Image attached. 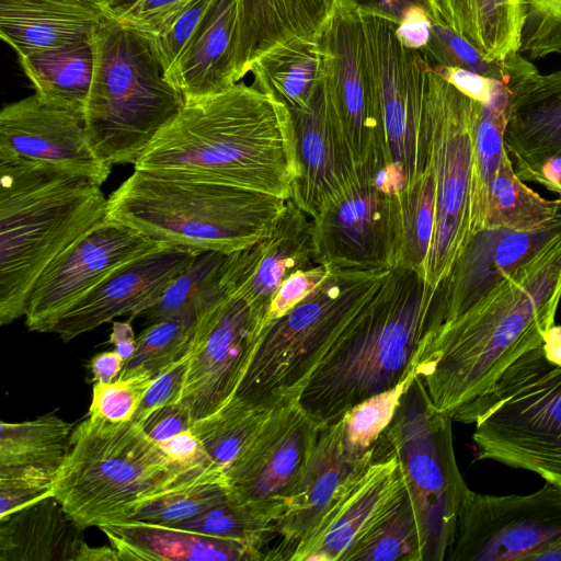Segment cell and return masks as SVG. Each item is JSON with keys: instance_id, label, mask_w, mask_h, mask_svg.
Segmentation results:
<instances>
[{"instance_id": "cell-1", "label": "cell", "mask_w": 561, "mask_h": 561, "mask_svg": "<svg viewBox=\"0 0 561 561\" xmlns=\"http://www.w3.org/2000/svg\"><path fill=\"white\" fill-rule=\"evenodd\" d=\"M561 232L480 301L427 336L414 364L433 403L450 414L489 389L554 325Z\"/></svg>"}, {"instance_id": "cell-2", "label": "cell", "mask_w": 561, "mask_h": 561, "mask_svg": "<svg viewBox=\"0 0 561 561\" xmlns=\"http://www.w3.org/2000/svg\"><path fill=\"white\" fill-rule=\"evenodd\" d=\"M134 168L288 198L296 176L290 112L274 94L239 81L185 101Z\"/></svg>"}, {"instance_id": "cell-3", "label": "cell", "mask_w": 561, "mask_h": 561, "mask_svg": "<svg viewBox=\"0 0 561 561\" xmlns=\"http://www.w3.org/2000/svg\"><path fill=\"white\" fill-rule=\"evenodd\" d=\"M434 297L423 276L392 268L311 376L300 405L330 425L367 398L409 379L431 329Z\"/></svg>"}, {"instance_id": "cell-4", "label": "cell", "mask_w": 561, "mask_h": 561, "mask_svg": "<svg viewBox=\"0 0 561 561\" xmlns=\"http://www.w3.org/2000/svg\"><path fill=\"white\" fill-rule=\"evenodd\" d=\"M92 179L53 164L0 159V323L24 317L37 278L106 217Z\"/></svg>"}, {"instance_id": "cell-5", "label": "cell", "mask_w": 561, "mask_h": 561, "mask_svg": "<svg viewBox=\"0 0 561 561\" xmlns=\"http://www.w3.org/2000/svg\"><path fill=\"white\" fill-rule=\"evenodd\" d=\"M221 471L173 460L133 420L111 423L88 415L72 432L53 496L78 526L100 528L128 520L150 500Z\"/></svg>"}, {"instance_id": "cell-6", "label": "cell", "mask_w": 561, "mask_h": 561, "mask_svg": "<svg viewBox=\"0 0 561 561\" xmlns=\"http://www.w3.org/2000/svg\"><path fill=\"white\" fill-rule=\"evenodd\" d=\"M286 199L135 170L107 197L106 217L171 247L233 253L271 233Z\"/></svg>"}, {"instance_id": "cell-7", "label": "cell", "mask_w": 561, "mask_h": 561, "mask_svg": "<svg viewBox=\"0 0 561 561\" xmlns=\"http://www.w3.org/2000/svg\"><path fill=\"white\" fill-rule=\"evenodd\" d=\"M454 421L474 425L477 460L530 471L561 486V325L510 365Z\"/></svg>"}, {"instance_id": "cell-8", "label": "cell", "mask_w": 561, "mask_h": 561, "mask_svg": "<svg viewBox=\"0 0 561 561\" xmlns=\"http://www.w3.org/2000/svg\"><path fill=\"white\" fill-rule=\"evenodd\" d=\"M391 270H333L300 304L263 330L233 393L262 410L298 401L311 376Z\"/></svg>"}, {"instance_id": "cell-9", "label": "cell", "mask_w": 561, "mask_h": 561, "mask_svg": "<svg viewBox=\"0 0 561 561\" xmlns=\"http://www.w3.org/2000/svg\"><path fill=\"white\" fill-rule=\"evenodd\" d=\"M94 70L84 108L95 152L108 164H135L182 111L185 99L144 37L105 16L93 36Z\"/></svg>"}, {"instance_id": "cell-10", "label": "cell", "mask_w": 561, "mask_h": 561, "mask_svg": "<svg viewBox=\"0 0 561 561\" xmlns=\"http://www.w3.org/2000/svg\"><path fill=\"white\" fill-rule=\"evenodd\" d=\"M453 421L414 375L373 450L371 460L398 462L419 522L422 561H445L469 489L456 460Z\"/></svg>"}, {"instance_id": "cell-11", "label": "cell", "mask_w": 561, "mask_h": 561, "mask_svg": "<svg viewBox=\"0 0 561 561\" xmlns=\"http://www.w3.org/2000/svg\"><path fill=\"white\" fill-rule=\"evenodd\" d=\"M359 12L386 146V169L377 185L397 194L428 164L425 104L431 65L420 49L399 41L400 21L363 5Z\"/></svg>"}, {"instance_id": "cell-12", "label": "cell", "mask_w": 561, "mask_h": 561, "mask_svg": "<svg viewBox=\"0 0 561 561\" xmlns=\"http://www.w3.org/2000/svg\"><path fill=\"white\" fill-rule=\"evenodd\" d=\"M425 107L428 162L436 183V210L424 278L426 285L435 291L471 237L476 100L431 67Z\"/></svg>"}, {"instance_id": "cell-13", "label": "cell", "mask_w": 561, "mask_h": 561, "mask_svg": "<svg viewBox=\"0 0 561 561\" xmlns=\"http://www.w3.org/2000/svg\"><path fill=\"white\" fill-rule=\"evenodd\" d=\"M323 53L322 93L356 173L378 184L386 146L375 80L355 0H333L317 32Z\"/></svg>"}, {"instance_id": "cell-14", "label": "cell", "mask_w": 561, "mask_h": 561, "mask_svg": "<svg viewBox=\"0 0 561 561\" xmlns=\"http://www.w3.org/2000/svg\"><path fill=\"white\" fill-rule=\"evenodd\" d=\"M445 561H561V486L495 495L468 489Z\"/></svg>"}, {"instance_id": "cell-15", "label": "cell", "mask_w": 561, "mask_h": 561, "mask_svg": "<svg viewBox=\"0 0 561 561\" xmlns=\"http://www.w3.org/2000/svg\"><path fill=\"white\" fill-rule=\"evenodd\" d=\"M323 426L298 401L272 409L253 439L225 470L229 502L276 523Z\"/></svg>"}, {"instance_id": "cell-16", "label": "cell", "mask_w": 561, "mask_h": 561, "mask_svg": "<svg viewBox=\"0 0 561 561\" xmlns=\"http://www.w3.org/2000/svg\"><path fill=\"white\" fill-rule=\"evenodd\" d=\"M164 247L168 244L105 217L37 278L26 301V327L50 332L73 305L115 271Z\"/></svg>"}, {"instance_id": "cell-17", "label": "cell", "mask_w": 561, "mask_h": 561, "mask_svg": "<svg viewBox=\"0 0 561 561\" xmlns=\"http://www.w3.org/2000/svg\"><path fill=\"white\" fill-rule=\"evenodd\" d=\"M264 328L250 306L232 294L199 316L180 400L193 422L214 413L233 396Z\"/></svg>"}, {"instance_id": "cell-18", "label": "cell", "mask_w": 561, "mask_h": 561, "mask_svg": "<svg viewBox=\"0 0 561 561\" xmlns=\"http://www.w3.org/2000/svg\"><path fill=\"white\" fill-rule=\"evenodd\" d=\"M394 194L356 178L313 220L314 264L333 270L393 268Z\"/></svg>"}, {"instance_id": "cell-19", "label": "cell", "mask_w": 561, "mask_h": 561, "mask_svg": "<svg viewBox=\"0 0 561 561\" xmlns=\"http://www.w3.org/2000/svg\"><path fill=\"white\" fill-rule=\"evenodd\" d=\"M504 148L516 175L561 195V70L541 75L529 61L511 72Z\"/></svg>"}, {"instance_id": "cell-20", "label": "cell", "mask_w": 561, "mask_h": 561, "mask_svg": "<svg viewBox=\"0 0 561 561\" xmlns=\"http://www.w3.org/2000/svg\"><path fill=\"white\" fill-rule=\"evenodd\" d=\"M16 158L64 168L100 185L112 169L92 147L84 113L37 93L5 105L0 113V159Z\"/></svg>"}, {"instance_id": "cell-21", "label": "cell", "mask_w": 561, "mask_h": 561, "mask_svg": "<svg viewBox=\"0 0 561 561\" xmlns=\"http://www.w3.org/2000/svg\"><path fill=\"white\" fill-rule=\"evenodd\" d=\"M560 232L561 222L534 232L483 229L471 234L435 290L427 336L473 307L514 268L528 261Z\"/></svg>"}, {"instance_id": "cell-22", "label": "cell", "mask_w": 561, "mask_h": 561, "mask_svg": "<svg viewBox=\"0 0 561 561\" xmlns=\"http://www.w3.org/2000/svg\"><path fill=\"white\" fill-rule=\"evenodd\" d=\"M196 253L168 245L122 266L73 305L50 332L68 342L116 317L140 316L160 300Z\"/></svg>"}, {"instance_id": "cell-23", "label": "cell", "mask_w": 561, "mask_h": 561, "mask_svg": "<svg viewBox=\"0 0 561 561\" xmlns=\"http://www.w3.org/2000/svg\"><path fill=\"white\" fill-rule=\"evenodd\" d=\"M313 220L288 197L271 233L243 250L229 253L230 294L242 298L266 325V313L283 282L314 265Z\"/></svg>"}, {"instance_id": "cell-24", "label": "cell", "mask_w": 561, "mask_h": 561, "mask_svg": "<svg viewBox=\"0 0 561 561\" xmlns=\"http://www.w3.org/2000/svg\"><path fill=\"white\" fill-rule=\"evenodd\" d=\"M373 459V453L352 451L343 437L341 422L324 425L285 512L275 523L278 543L272 560H291L296 546L320 523L340 489Z\"/></svg>"}, {"instance_id": "cell-25", "label": "cell", "mask_w": 561, "mask_h": 561, "mask_svg": "<svg viewBox=\"0 0 561 561\" xmlns=\"http://www.w3.org/2000/svg\"><path fill=\"white\" fill-rule=\"evenodd\" d=\"M403 486L396 458L371 460L340 489L317 527L296 546L291 561H341Z\"/></svg>"}, {"instance_id": "cell-26", "label": "cell", "mask_w": 561, "mask_h": 561, "mask_svg": "<svg viewBox=\"0 0 561 561\" xmlns=\"http://www.w3.org/2000/svg\"><path fill=\"white\" fill-rule=\"evenodd\" d=\"M296 176L289 197L309 217L358 178L350 150L327 111L322 85L307 110L289 111Z\"/></svg>"}, {"instance_id": "cell-27", "label": "cell", "mask_w": 561, "mask_h": 561, "mask_svg": "<svg viewBox=\"0 0 561 561\" xmlns=\"http://www.w3.org/2000/svg\"><path fill=\"white\" fill-rule=\"evenodd\" d=\"M121 560L259 561L264 554L243 542L175 525L128 519L101 526Z\"/></svg>"}, {"instance_id": "cell-28", "label": "cell", "mask_w": 561, "mask_h": 561, "mask_svg": "<svg viewBox=\"0 0 561 561\" xmlns=\"http://www.w3.org/2000/svg\"><path fill=\"white\" fill-rule=\"evenodd\" d=\"M333 0H239L231 53L234 83L272 46L318 32Z\"/></svg>"}, {"instance_id": "cell-29", "label": "cell", "mask_w": 561, "mask_h": 561, "mask_svg": "<svg viewBox=\"0 0 561 561\" xmlns=\"http://www.w3.org/2000/svg\"><path fill=\"white\" fill-rule=\"evenodd\" d=\"M105 16L64 0H0V35L23 56L91 38Z\"/></svg>"}, {"instance_id": "cell-30", "label": "cell", "mask_w": 561, "mask_h": 561, "mask_svg": "<svg viewBox=\"0 0 561 561\" xmlns=\"http://www.w3.org/2000/svg\"><path fill=\"white\" fill-rule=\"evenodd\" d=\"M239 0H216L184 49L169 79L185 101L203 99L234 84L231 53Z\"/></svg>"}, {"instance_id": "cell-31", "label": "cell", "mask_w": 561, "mask_h": 561, "mask_svg": "<svg viewBox=\"0 0 561 561\" xmlns=\"http://www.w3.org/2000/svg\"><path fill=\"white\" fill-rule=\"evenodd\" d=\"M78 526L51 495L0 520V561H77Z\"/></svg>"}, {"instance_id": "cell-32", "label": "cell", "mask_w": 561, "mask_h": 561, "mask_svg": "<svg viewBox=\"0 0 561 561\" xmlns=\"http://www.w3.org/2000/svg\"><path fill=\"white\" fill-rule=\"evenodd\" d=\"M430 18L473 45L488 60L519 53L524 11L520 0H426Z\"/></svg>"}, {"instance_id": "cell-33", "label": "cell", "mask_w": 561, "mask_h": 561, "mask_svg": "<svg viewBox=\"0 0 561 561\" xmlns=\"http://www.w3.org/2000/svg\"><path fill=\"white\" fill-rule=\"evenodd\" d=\"M250 72L257 88L289 111L307 110L323 80V53L317 33L276 44L260 55Z\"/></svg>"}, {"instance_id": "cell-34", "label": "cell", "mask_w": 561, "mask_h": 561, "mask_svg": "<svg viewBox=\"0 0 561 561\" xmlns=\"http://www.w3.org/2000/svg\"><path fill=\"white\" fill-rule=\"evenodd\" d=\"M19 60L35 93L84 113L94 70L93 37L19 56Z\"/></svg>"}, {"instance_id": "cell-35", "label": "cell", "mask_w": 561, "mask_h": 561, "mask_svg": "<svg viewBox=\"0 0 561 561\" xmlns=\"http://www.w3.org/2000/svg\"><path fill=\"white\" fill-rule=\"evenodd\" d=\"M435 210L436 183L428 162L411 184L394 194L393 268L425 276L435 227Z\"/></svg>"}, {"instance_id": "cell-36", "label": "cell", "mask_w": 561, "mask_h": 561, "mask_svg": "<svg viewBox=\"0 0 561 561\" xmlns=\"http://www.w3.org/2000/svg\"><path fill=\"white\" fill-rule=\"evenodd\" d=\"M561 222V195L546 199L522 181L504 148L488 187L483 229L534 232Z\"/></svg>"}, {"instance_id": "cell-37", "label": "cell", "mask_w": 561, "mask_h": 561, "mask_svg": "<svg viewBox=\"0 0 561 561\" xmlns=\"http://www.w3.org/2000/svg\"><path fill=\"white\" fill-rule=\"evenodd\" d=\"M229 253L197 252L171 282L160 300L140 316L148 323L179 317H197L230 294L227 282Z\"/></svg>"}, {"instance_id": "cell-38", "label": "cell", "mask_w": 561, "mask_h": 561, "mask_svg": "<svg viewBox=\"0 0 561 561\" xmlns=\"http://www.w3.org/2000/svg\"><path fill=\"white\" fill-rule=\"evenodd\" d=\"M511 91L496 82L491 101H476L473 123V165L471 184L470 230L471 234L483 230L488 207V187L494 175L503 151L504 131L507 123Z\"/></svg>"}, {"instance_id": "cell-39", "label": "cell", "mask_w": 561, "mask_h": 561, "mask_svg": "<svg viewBox=\"0 0 561 561\" xmlns=\"http://www.w3.org/2000/svg\"><path fill=\"white\" fill-rule=\"evenodd\" d=\"M75 427L55 412L0 426V468L37 467L56 473L65 461Z\"/></svg>"}, {"instance_id": "cell-40", "label": "cell", "mask_w": 561, "mask_h": 561, "mask_svg": "<svg viewBox=\"0 0 561 561\" xmlns=\"http://www.w3.org/2000/svg\"><path fill=\"white\" fill-rule=\"evenodd\" d=\"M341 561H422L419 522L405 485Z\"/></svg>"}, {"instance_id": "cell-41", "label": "cell", "mask_w": 561, "mask_h": 561, "mask_svg": "<svg viewBox=\"0 0 561 561\" xmlns=\"http://www.w3.org/2000/svg\"><path fill=\"white\" fill-rule=\"evenodd\" d=\"M271 410L255 409L231 397L191 427L210 462L226 470L253 439Z\"/></svg>"}, {"instance_id": "cell-42", "label": "cell", "mask_w": 561, "mask_h": 561, "mask_svg": "<svg viewBox=\"0 0 561 561\" xmlns=\"http://www.w3.org/2000/svg\"><path fill=\"white\" fill-rule=\"evenodd\" d=\"M197 317H179L149 323L136 339V348L118 378L139 374L157 377L190 351Z\"/></svg>"}, {"instance_id": "cell-43", "label": "cell", "mask_w": 561, "mask_h": 561, "mask_svg": "<svg viewBox=\"0 0 561 561\" xmlns=\"http://www.w3.org/2000/svg\"><path fill=\"white\" fill-rule=\"evenodd\" d=\"M227 501L229 490L225 471L215 472L150 500L139 506L130 519L178 524Z\"/></svg>"}, {"instance_id": "cell-44", "label": "cell", "mask_w": 561, "mask_h": 561, "mask_svg": "<svg viewBox=\"0 0 561 561\" xmlns=\"http://www.w3.org/2000/svg\"><path fill=\"white\" fill-rule=\"evenodd\" d=\"M170 525L243 542L260 550L265 560H271L268 543L276 538L275 522L252 514L229 501L193 518Z\"/></svg>"}, {"instance_id": "cell-45", "label": "cell", "mask_w": 561, "mask_h": 561, "mask_svg": "<svg viewBox=\"0 0 561 561\" xmlns=\"http://www.w3.org/2000/svg\"><path fill=\"white\" fill-rule=\"evenodd\" d=\"M431 37L421 53L432 65L456 67L508 85L511 72L522 57L516 53L505 60H488L462 36L445 24L432 20Z\"/></svg>"}, {"instance_id": "cell-46", "label": "cell", "mask_w": 561, "mask_h": 561, "mask_svg": "<svg viewBox=\"0 0 561 561\" xmlns=\"http://www.w3.org/2000/svg\"><path fill=\"white\" fill-rule=\"evenodd\" d=\"M409 379L350 409L340 420L346 446L358 455L373 453L381 433L391 422Z\"/></svg>"}, {"instance_id": "cell-47", "label": "cell", "mask_w": 561, "mask_h": 561, "mask_svg": "<svg viewBox=\"0 0 561 561\" xmlns=\"http://www.w3.org/2000/svg\"><path fill=\"white\" fill-rule=\"evenodd\" d=\"M215 2L216 0H187L154 31L139 34L159 59L168 80Z\"/></svg>"}, {"instance_id": "cell-48", "label": "cell", "mask_w": 561, "mask_h": 561, "mask_svg": "<svg viewBox=\"0 0 561 561\" xmlns=\"http://www.w3.org/2000/svg\"><path fill=\"white\" fill-rule=\"evenodd\" d=\"M153 379L149 374H139L107 383L94 382L89 415L111 423L133 420Z\"/></svg>"}, {"instance_id": "cell-49", "label": "cell", "mask_w": 561, "mask_h": 561, "mask_svg": "<svg viewBox=\"0 0 561 561\" xmlns=\"http://www.w3.org/2000/svg\"><path fill=\"white\" fill-rule=\"evenodd\" d=\"M55 476L37 467L0 468V520L51 496Z\"/></svg>"}, {"instance_id": "cell-50", "label": "cell", "mask_w": 561, "mask_h": 561, "mask_svg": "<svg viewBox=\"0 0 561 561\" xmlns=\"http://www.w3.org/2000/svg\"><path fill=\"white\" fill-rule=\"evenodd\" d=\"M519 53L531 59L561 55V0L524 13Z\"/></svg>"}, {"instance_id": "cell-51", "label": "cell", "mask_w": 561, "mask_h": 561, "mask_svg": "<svg viewBox=\"0 0 561 561\" xmlns=\"http://www.w3.org/2000/svg\"><path fill=\"white\" fill-rule=\"evenodd\" d=\"M187 0H105L106 15L138 34L154 31Z\"/></svg>"}, {"instance_id": "cell-52", "label": "cell", "mask_w": 561, "mask_h": 561, "mask_svg": "<svg viewBox=\"0 0 561 561\" xmlns=\"http://www.w3.org/2000/svg\"><path fill=\"white\" fill-rule=\"evenodd\" d=\"M331 271L332 268L324 265L314 264L288 276L272 298L266 313V325L300 304L329 276Z\"/></svg>"}, {"instance_id": "cell-53", "label": "cell", "mask_w": 561, "mask_h": 561, "mask_svg": "<svg viewBox=\"0 0 561 561\" xmlns=\"http://www.w3.org/2000/svg\"><path fill=\"white\" fill-rule=\"evenodd\" d=\"M188 367V353L159 374L145 393L133 421L140 424L151 412L180 402Z\"/></svg>"}, {"instance_id": "cell-54", "label": "cell", "mask_w": 561, "mask_h": 561, "mask_svg": "<svg viewBox=\"0 0 561 561\" xmlns=\"http://www.w3.org/2000/svg\"><path fill=\"white\" fill-rule=\"evenodd\" d=\"M187 409L180 402L163 405L151 412L139 425L158 444L193 425Z\"/></svg>"}, {"instance_id": "cell-55", "label": "cell", "mask_w": 561, "mask_h": 561, "mask_svg": "<svg viewBox=\"0 0 561 561\" xmlns=\"http://www.w3.org/2000/svg\"><path fill=\"white\" fill-rule=\"evenodd\" d=\"M430 65L436 73L469 98L484 104L491 101L496 80L456 67Z\"/></svg>"}, {"instance_id": "cell-56", "label": "cell", "mask_w": 561, "mask_h": 561, "mask_svg": "<svg viewBox=\"0 0 561 561\" xmlns=\"http://www.w3.org/2000/svg\"><path fill=\"white\" fill-rule=\"evenodd\" d=\"M159 445L170 458L182 465L217 468L210 462L202 444L191 428L159 443Z\"/></svg>"}, {"instance_id": "cell-57", "label": "cell", "mask_w": 561, "mask_h": 561, "mask_svg": "<svg viewBox=\"0 0 561 561\" xmlns=\"http://www.w3.org/2000/svg\"><path fill=\"white\" fill-rule=\"evenodd\" d=\"M432 21L427 8H411L399 23L396 34L408 48L421 49L430 41Z\"/></svg>"}, {"instance_id": "cell-58", "label": "cell", "mask_w": 561, "mask_h": 561, "mask_svg": "<svg viewBox=\"0 0 561 561\" xmlns=\"http://www.w3.org/2000/svg\"><path fill=\"white\" fill-rule=\"evenodd\" d=\"M125 360L114 351L102 352L94 355L90 362V369L94 382H112L121 375Z\"/></svg>"}, {"instance_id": "cell-59", "label": "cell", "mask_w": 561, "mask_h": 561, "mask_svg": "<svg viewBox=\"0 0 561 561\" xmlns=\"http://www.w3.org/2000/svg\"><path fill=\"white\" fill-rule=\"evenodd\" d=\"M359 5L386 13L402 21L407 12L416 5L427 8L426 0H355ZM428 10V8H427Z\"/></svg>"}, {"instance_id": "cell-60", "label": "cell", "mask_w": 561, "mask_h": 561, "mask_svg": "<svg viewBox=\"0 0 561 561\" xmlns=\"http://www.w3.org/2000/svg\"><path fill=\"white\" fill-rule=\"evenodd\" d=\"M136 339L134 330L128 321L114 322L108 342L114 345V350L126 362L135 352Z\"/></svg>"}, {"instance_id": "cell-61", "label": "cell", "mask_w": 561, "mask_h": 561, "mask_svg": "<svg viewBox=\"0 0 561 561\" xmlns=\"http://www.w3.org/2000/svg\"><path fill=\"white\" fill-rule=\"evenodd\" d=\"M108 561L121 560L117 551L112 547H91L87 543L82 547L77 561Z\"/></svg>"}, {"instance_id": "cell-62", "label": "cell", "mask_w": 561, "mask_h": 561, "mask_svg": "<svg viewBox=\"0 0 561 561\" xmlns=\"http://www.w3.org/2000/svg\"><path fill=\"white\" fill-rule=\"evenodd\" d=\"M64 1L83 5V7H87L89 9H92L94 11H98V12L106 15L105 0H64Z\"/></svg>"}, {"instance_id": "cell-63", "label": "cell", "mask_w": 561, "mask_h": 561, "mask_svg": "<svg viewBox=\"0 0 561 561\" xmlns=\"http://www.w3.org/2000/svg\"><path fill=\"white\" fill-rule=\"evenodd\" d=\"M558 0H520L524 13L539 10L556 3Z\"/></svg>"}]
</instances>
